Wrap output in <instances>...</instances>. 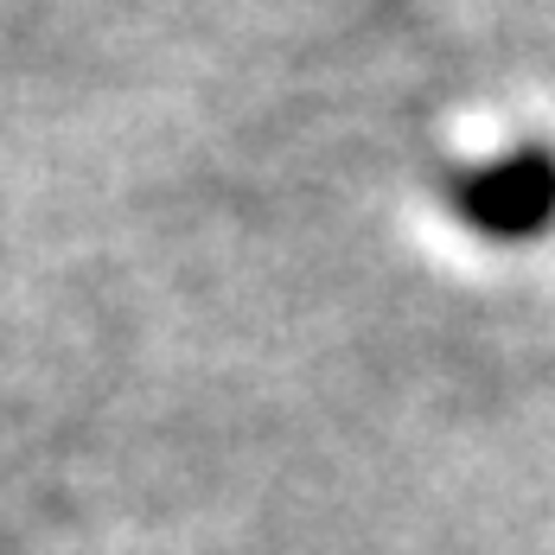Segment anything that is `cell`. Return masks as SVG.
Returning a JSON list of instances; mask_svg holds the SVG:
<instances>
[{"instance_id": "1", "label": "cell", "mask_w": 555, "mask_h": 555, "mask_svg": "<svg viewBox=\"0 0 555 555\" xmlns=\"http://www.w3.org/2000/svg\"><path fill=\"white\" fill-rule=\"evenodd\" d=\"M460 218L479 236L524 243L555 223V154L550 147H517L492 167L460 179Z\"/></svg>"}]
</instances>
